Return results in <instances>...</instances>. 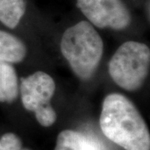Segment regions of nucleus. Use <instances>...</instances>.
I'll return each mask as SVG.
<instances>
[{"mask_svg":"<svg viewBox=\"0 0 150 150\" xmlns=\"http://www.w3.org/2000/svg\"><path fill=\"white\" fill-rule=\"evenodd\" d=\"M60 47L74 72L81 79H87L98 66L103 43L91 23L81 21L65 31Z\"/></svg>","mask_w":150,"mask_h":150,"instance_id":"nucleus-2","label":"nucleus"},{"mask_svg":"<svg viewBox=\"0 0 150 150\" xmlns=\"http://www.w3.org/2000/svg\"><path fill=\"white\" fill-rule=\"evenodd\" d=\"M21 150H29V149H21Z\"/></svg>","mask_w":150,"mask_h":150,"instance_id":"nucleus-11","label":"nucleus"},{"mask_svg":"<svg viewBox=\"0 0 150 150\" xmlns=\"http://www.w3.org/2000/svg\"><path fill=\"white\" fill-rule=\"evenodd\" d=\"M18 83L14 68L0 63V102H12L18 96Z\"/></svg>","mask_w":150,"mask_h":150,"instance_id":"nucleus-7","label":"nucleus"},{"mask_svg":"<svg viewBox=\"0 0 150 150\" xmlns=\"http://www.w3.org/2000/svg\"><path fill=\"white\" fill-rule=\"evenodd\" d=\"M54 92V79L42 71L21 79L23 104L27 110L35 112L38 122L43 127L53 125L57 118L56 112L49 103Z\"/></svg>","mask_w":150,"mask_h":150,"instance_id":"nucleus-4","label":"nucleus"},{"mask_svg":"<svg viewBox=\"0 0 150 150\" xmlns=\"http://www.w3.org/2000/svg\"><path fill=\"white\" fill-rule=\"evenodd\" d=\"M77 5L98 28L123 29L131 22L129 10L121 0H77Z\"/></svg>","mask_w":150,"mask_h":150,"instance_id":"nucleus-5","label":"nucleus"},{"mask_svg":"<svg viewBox=\"0 0 150 150\" xmlns=\"http://www.w3.org/2000/svg\"><path fill=\"white\" fill-rule=\"evenodd\" d=\"M149 64V48L144 43L129 41L123 43L113 54L108 71L118 86L132 91L144 83Z\"/></svg>","mask_w":150,"mask_h":150,"instance_id":"nucleus-3","label":"nucleus"},{"mask_svg":"<svg viewBox=\"0 0 150 150\" xmlns=\"http://www.w3.org/2000/svg\"><path fill=\"white\" fill-rule=\"evenodd\" d=\"M54 150H97L96 145L84 134L64 130L59 134Z\"/></svg>","mask_w":150,"mask_h":150,"instance_id":"nucleus-8","label":"nucleus"},{"mask_svg":"<svg viewBox=\"0 0 150 150\" xmlns=\"http://www.w3.org/2000/svg\"><path fill=\"white\" fill-rule=\"evenodd\" d=\"M99 123L108 139L125 150H150V134L144 118L122 94L105 98Z\"/></svg>","mask_w":150,"mask_h":150,"instance_id":"nucleus-1","label":"nucleus"},{"mask_svg":"<svg viewBox=\"0 0 150 150\" xmlns=\"http://www.w3.org/2000/svg\"><path fill=\"white\" fill-rule=\"evenodd\" d=\"M24 0H0V21L9 28H14L25 13Z\"/></svg>","mask_w":150,"mask_h":150,"instance_id":"nucleus-9","label":"nucleus"},{"mask_svg":"<svg viewBox=\"0 0 150 150\" xmlns=\"http://www.w3.org/2000/svg\"><path fill=\"white\" fill-rule=\"evenodd\" d=\"M21 141L14 134H5L0 139V150H21Z\"/></svg>","mask_w":150,"mask_h":150,"instance_id":"nucleus-10","label":"nucleus"},{"mask_svg":"<svg viewBox=\"0 0 150 150\" xmlns=\"http://www.w3.org/2000/svg\"><path fill=\"white\" fill-rule=\"evenodd\" d=\"M26 47L20 39L0 30V63H18L25 58Z\"/></svg>","mask_w":150,"mask_h":150,"instance_id":"nucleus-6","label":"nucleus"}]
</instances>
